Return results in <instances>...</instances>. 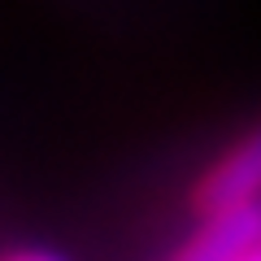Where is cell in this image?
Here are the masks:
<instances>
[{"instance_id": "1", "label": "cell", "mask_w": 261, "mask_h": 261, "mask_svg": "<svg viewBox=\"0 0 261 261\" xmlns=\"http://www.w3.org/2000/svg\"><path fill=\"white\" fill-rule=\"evenodd\" d=\"M257 196H261V126H252L196 178L192 209L209 214V209H226V205H248Z\"/></svg>"}, {"instance_id": "2", "label": "cell", "mask_w": 261, "mask_h": 261, "mask_svg": "<svg viewBox=\"0 0 261 261\" xmlns=\"http://www.w3.org/2000/svg\"><path fill=\"white\" fill-rule=\"evenodd\" d=\"M205 222L196 226L192 240L178 244V261H235L261 248V209L257 200L248 205H226L200 214Z\"/></svg>"}]
</instances>
